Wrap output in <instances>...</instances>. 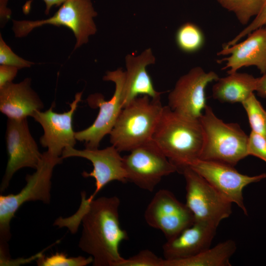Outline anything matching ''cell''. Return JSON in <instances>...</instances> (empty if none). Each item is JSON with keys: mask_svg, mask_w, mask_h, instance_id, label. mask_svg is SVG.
<instances>
[{"mask_svg": "<svg viewBox=\"0 0 266 266\" xmlns=\"http://www.w3.org/2000/svg\"><path fill=\"white\" fill-rule=\"evenodd\" d=\"M5 139L8 159L1 192L7 189L17 171L26 167L35 169L42 156L31 133L27 119H8Z\"/></svg>", "mask_w": 266, "mask_h": 266, "instance_id": "12", "label": "cell"}, {"mask_svg": "<svg viewBox=\"0 0 266 266\" xmlns=\"http://www.w3.org/2000/svg\"><path fill=\"white\" fill-rule=\"evenodd\" d=\"M206 180L231 203L236 204L248 215L243 196L244 188L266 178V173L248 176L239 172L233 166L214 161L198 159L189 166Z\"/></svg>", "mask_w": 266, "mask_h": 266, "instance_id": "11", "label": "cell"}, {"mask_svg": "<svg viewBox=\"0 0 266 266\" xmlns=\"http://www.w3.org/2000/svg\"><path fill=\"white\" fill-rule=\"evenodd\" d=\"M256 91L258 95L262 98H266V73L257 78Z\"/></svg>", "mask_w": 266, "mask_h": 266, "instance_id": "31", "label": "cell"}, {"mask_svg": "<svg viewBox=\"0 0 266 266\" xmlns=\"http://www.w3.org/2000/svg\"><path fill=\"white\" fill-rule=\"evenodd\" d=\"M82 92L75 94L74 100L69 104V109L64 113L54 111L53 103L45 111H36L32 116L40 124L44 133L40 138V143L47 148L51 155L60 157L63 150L67 147H74L76 144L75 132L73 131L72 121L78 103L81 100Z\"/></svg>", "mask_w": 266, "mask_h": 266, "instance_id": "14", "label": "cell"}, {"mask_svg": "<svg viewBox=\"0 0 266 266\" xmlns=\"http://www.w3.org/2000/svg\"><path fill=\"white\" fill-rule=\"evenodd\" d=\"M97 15L91 0H66L55 14L37 21H13L16 37L27 35L33 29L43 25L63 26L71 30L76 39L74 49L87 43L97 32L94 18Z\"/></svg>", "mask_w": 266, "mask_h": 266, "instance_id": "6", "label": "cell"}, {"mask_svg": "<svg viewBox=\"0 0 266 266\" xmlns=\"http://www.w3.org/2000/svg\"><path fill=\"white\" fill-rule=\"evenodd\" d=\"M213 71L200 66L181 76L168 96V106L176 113L193 120H200L206 107L205 89L219 79Z\"/></svg>", "mask_w": 266, "mask_h": 266, "instance_id": "10", "label": "cell"}, {"mask_svg": "<svg viewBox=\"0 0 266 266\" xmlns=\"http://www.w3.org/2000/svg\"><path fill=\"white\" fill-rule=\"evenodd\" d=\"M216 0L223 8L233 12L239 23L244 25L260 13L266 2V0Z\"/></svg>", "mask_w": 266, "mask_h": 266, "instance_id": "23", "label": "cell"}, {"mask_svg": "<svg viewBox=\"0 0 266 266\" xmlns=\"http://www.w3.org/2000/svg\"><path fill=\"white\" fill-rule=\"evenodd\" d=\"M175 40L182 51L192 53L201 48L204 43V36L201 30L196 24L186 22L177 30Z\"/></svg>", "mask_w": 266, "mask_h": 266, "instance_id": "22", "label": "cell"}, {"mask_svg": "<svg viewBox=\"0 0 266 266\" xmlns=\"http://www.w3.org/2000/svg\"><path fill=\"white\" fill-rule=\"evenodd\" d=\"M203 140L200 120L188 119L168 105L163 106L152 140L177 167L178 172L200 159Z\"/></svg>", "mask_w": 266, "mask_h": 266, "instance_id": "2", "label": "cell"}, {"mask_svg": "<svg viewBox=\"0 0 266 266\" xmlns=\"http://www.w3.org/2000/svg\"><path fill=\"white\" fill-rule=\"evenodd\" d=\"M120 200L117 196L94 199L84 215L78 246L93 258L95 266H118L124 258L121 243L129 238L119 221Z\"/></svg>", "mask_w": 266, "mask_h": 266, "instance_id": "1", "label": "cell"}, {"mask_svg": "<svg viewBox=\"0 0 266 266\" xmlns=\"http://www.w3.org/2000/svg\"><path fill=\"white\" fill-rule=\"evenodd\" d=\"M241 104L246 112L251 131L266 139V110L254 93Z\"/></svg>", "mask_w": 266, "mask_h": 266, "instance_id": "24", "label": "cell"}, {"mask_svg": "<svg viewBox=\"0 0 266 266\" xmlns=\"http://www.w3.org/2000/svg\"><path fill=\"white\" fill-rule=\"evenodd\" d=\"M45 4V14H48L51 7L56 5L61 6L66 0H43Z\"/></svg>", "mask_w": 266, "mask_h": 266, "instance_id": "32", "label": "cell"}, {"mask_svg": "<svg viewBox=\"0 0 266 266\" xmlns=\"http://www.w3.org/2000/svg\"><path fill=\"white\" fill-rule=\"evenodd\" d=\"M0 64L15 66L19 69L31 66L33 63L25 60L15 54L0 35Z\"/></svg>", "mask_w": 266, "mask_h": 266, "instance_id": "27", "label": "cell"}, {"mask_svg": "<svg viewBox=\"0 0 266 266\" xmlns=\"http://www.w3.org/2000/svg\"><path fill=\"white\" fill-rule=\"evenodd\" d=\"M160 100L138 97L123 108L109 133L111 145L130 152L152 140L163 108Z\"/></svg>", "mask_w": 266, "mask_h": 266, "instance_id": "3", "label": "cell"}, {"mask_svg": "<svg viewBox=\"0 0 266 266\" xmlns=\"http://www.w3.org/2000/svg\"><path fill=\"white\" fill-rule=\"evenodd\" d=\"M144 217L147 224L161 231L167 240L176 236L195 222L186 204L164 189L154 195L144 211Z\"/></svg>", "mask_w": 266, "mask_h": 266, "instance_id": "13", "label": "cell"}, {"mask_svg": "<svg viewBox=\"0 0 266 266\" xmlns=\"http://www.w3.org/2000/svg\"><path fill=\"white\" fill-rule=\"evenodd\" d=\"M127 70L124 89L123 108L139 95L152 99H161L163 92L155 90L152 79L146 71L148 65L155 63V57L150 48L138 56L128 54L125 58Z\"/></svg>", "mask_w": 266, "mask_h": 266, "instance_id": "18", "label": "cell"}, {"mask_svg": "<svg viewBox=\"0 0 266 266\" xmlns=\"http://www.w3.org/2000/svg\"><path fill=\"white\" fill-rule=\"evenodd\" d=\"M186 182V205L195 221L218 226L232 213V203L226 199L202 176L190 167L180 172Z\"/></svg>", "mask_w": 266, "mask_h": 266, "instance_id": "8", "label": "cell"}, {"mask_svg": "<svg viewBox=\"0 0 266 266\" xmlns=\"http://www.w3.org/2000/svg\"><path fill=\"white\" fill-rule=\"evenodd\" d=\"M203 144L200 159L234 166L248 156V136L235 123H226L206 105L200 119Z\"/></svg>", "mask_w": 266, "mask_h": 266, "instance_id": "4", "label": "cell"}, {"mask_svg": "<svg viewBox=\"0 0 266 266\" xmlns=\"http://www.w3.org/2000/svg\"><path fill=\"white\" fill-rule=\"evenodd\" d=\"M29 78L11 82L0 89V111L13 120L27 119L43 108V104L31 86Z\"/></svg>", "mask_w": 266, "mask_h": 266, "instance_id": "19", "label": "cell"}, {"mask_svg": "<svg viewBox=\"0 0 266 266\" xmlns=\"http://www.w3.org/2000/svg\"><path fill=\"white\" fill-rule=\"evenodd\" d=\"M247 151L248 155L257 157L266 163V139L251 131L248 136Z\"/></svg>", "mask_w": 266, "mask_h": 266, "instance_id": "28", "label": "cell"}, {"mask_svg": "<svg viewBox=\"0 0 266 266\" xmlns=\"http://www.w3.org/2000/svg\"><path fill=\"white\" fill-rule=\"evenodd\" d=\"M257 80L247 73L229 74L216 81L212 89V97L221 102L242 103L256 91Z\"/></svg>", "mask_w": 266, "mask_h": 266, "instance_id": "20", "label": "cell"}, {"mask_svg": "<svg viewBox=\"0 0 266 266\" xmlns=\"http://www.w3.org/2000/svg\"><path fill=\"white\" fill-rule=\"evenodd\" d=\"M71 157L83 158L92 164V171L89 172L84 171L82 173L84 177H93L95 180V190L86 198L89 202H91L108 183L114 181L122 183L128 181L123 158L112 145L102 149L86 148L78 150L71 147L65 148L61 157L65 159Z\"/></svg>", "mask_w": 266, "mask_h": 266, "instance_id": "15", "label": "cell"}, {"mask_svg": "<svg viewBox=\"0 0 266 266\" xmlns=\"http://www.w3.org/2000/svg\"><path fill=\"white\" fill-rule=\"evenodd\" d=\"M217 226L205 222L195 221L163 246L164 259L175 260L189 258L209 248Z\"/></svg>", "mask_w": 266, "mask_h": 266, "instance_id": "17", "label": "cell"}, {"mask_svg": "<svg viewBox=\"0 0 266 266\" xmlns=\"http://www.w3.org/2000/svg\"><path fill=\"white\" fill-rule=\"evenodd\" d=\"M229 57L220 60L226 61L223 69H229L228 74L233 73L242 67L255 66L261 73H266V28H259L248 35L244 41L231 46L223 45L217 55Z\"/></svg>", "mask_w": 266, "mask_h": 266, "instance_id": "16", "label": "cell"}, {"mask_svg": "<svg viewBox=\"0 0 266 266\" xmlns=\"http://www.w3.org/2000/svg\"><path fill=\"white\" fill-rule=\"evenodd\" d=\"M63 159L53 156L47 151L42 153L35 171L26 177V185L16 194L0 196V244L6 245L11 237L10 223L19 207L28 201H50L51 177L54 167Z\"/></svg>", "mask_w": 266, "mask_h": 266, "instance_id": "5", "label": "cell"}, {"mask_svg": "<svg viewBox=\"0 0 266 266\" xmlns=\"http://www.w3.org/2000/svg\"><path fill=\"white\" fill-rule=\"evenodd\" d=\"M164 259L148 249L140 251L128 259H124L118 266H163Z\"/></svg>", "mask_w": 266, "mask_h": 266, "instance_id": "26", "label": "cell"}, {"mask_svg": "<svg viewBox=\"0 0 266 266\" xmlns=\"http://www.w3.org/2000/svg\"><path fill=\"white\" fill-rule=\"evenodd\" d=\"M236 248L235 242L228 239L189 258L175 260L164 259L163 266H231L230 259Z\"/></svg>", "mask_w": 266, "mask_h": 266, "instance_id": "21", "label": "cell"}, {"mask_svg": "<svg viewBox=\"0 0 266 266\" xmlns=\"http://www.w3.org/2000/svg\"><path fill=\"white\" fill-rule=\"evenodd\" d=\"M264 26H266V2L260 13L255 17L253 20L225 45L229 46L238 42L243 37L248 35L253 31L263 27Z\"/></svg>", "mask_w": 266, "mask_h": 266, "instance_id": "29", "label": "cell"}, {"mask_svg": "<svg viewBox=\"0 0 266 266\" xmlns=\"http://www.w3.org/2000/svg\"><path fill=\"white\" fill-rule=\"evenodd\" d=\"M93 262L91 256L85 258L83 256L67 257L64 253L57 252L49 257L42 254L37 258V264L39 266H85Z\"/></svg>", "mask_w": 266, "mask_h": 266, "instance_id": "25", "label": "cell"}, {"mask_svg": "<svg viewBox=\"0 0 266 266\" xmlns=\"http://www.w3.org/2000/svg\"><path fill=\"white\" fill-rule=\"evenodd\" d=\"M19 69L15 66H0V89L12 82Z\"/></svg>", "mask_w": 266, "mask_h": 266, "instance_id": "30", "label": "cell"}, {"mask_svg": "<svg viewBox=\"0 0 266 266\" xmlns=\"http://www.w3.org/2000/svg\"><path fill=\"white\" fill-rule=\"evenodd\" d=\"M123 158L128 181L149 192L154 191L163 177L178 171L152 140Z\"/></svg>", "mask_w": 266, "mask_h": 266, "instance_id": "9", "label": "cell"}, {"mask_svg": "<svg viewBox=\"0 0 266 266\" xmlns=\"http://www.w3.org/2000/svg\"><path fill=\"white\" fill-rule=\"evenodd\" d=\"M103 79L115 83L113 95L108 100L100 94L90 96L88 102L93 107L99 108L98 116L90 127L75 133L76 139L84 142L87 148H98L102 138L110 133L123 109L125 71L122 68L107 71Z\"/></svg>", "mask_w": 266, "mask_h": 266, "instance_id": "7", "label": "cell"}]
</instances>
